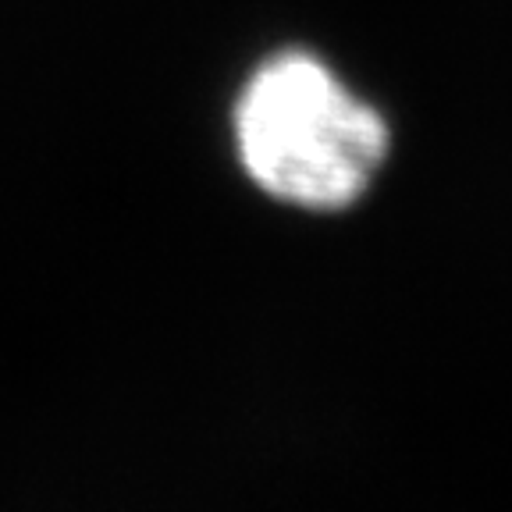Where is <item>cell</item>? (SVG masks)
<instances>
[{
  "label": "cell",
  "instance_id": "obj_1",
  "mask_svg": "<svg viewBox=\"0 0 512 512\" xmlns=\"http://www.w3.org/2000/svg\"><path fill=\"white\" fill-rule=\"evenodd\" d=\"M249 178L310 210L360 200L388 157V125L310 54H281L249 79L235 107Z\"/></svg>",
  "mask_w": 512,
  "mask_h": 512
}]
</instances>
